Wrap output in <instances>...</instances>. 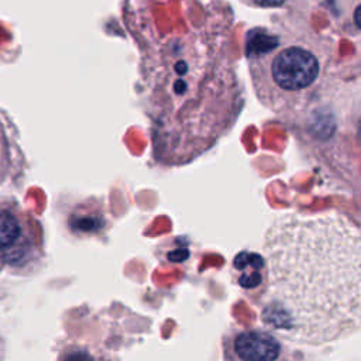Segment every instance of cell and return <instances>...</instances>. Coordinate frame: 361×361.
<instances>
[{
    "instance_id": "1",
    "label": "cell",
    "mask_w": 361,
    "mask_h": 361,
    "mask_svg": "<svg viewBox=\"0 0 361 361\" xmlns=\"http://www.w3.org/2000/svg\"><path fill=\"white\" fill-rule=\"evenodd\" d=\"M261 323L289 341L323 345L351 337L361 319V238L338 212L288 213L268 227Z\"/></svg>"
},
{
    "instance_id": "2",
    "label": "cell",
    "mask_w": 361,
    "mask_h": 361,
    "mask_svg": "<svg viewBox=\"0 0 361 361\" xmlns=\"http://www.w3.org/2000/svg\"><path fill=\"white\" fill-rule=\"evenodd\" d=\"M148 66L152 151L164 165H185L234 124L241 96L227 56L197 34L165 41Z\"/></svg>"
},
{
    "instance_id": "3",
    "label": "cell",
    "mask_w": 361,
    "mask_h": 361,
    "mask_svg": "<svg viewBox=\"0 0 361 361\" xmlns=\"http://www.w3.org/2000/svg\"><path fill=\"white\" fill-rule=\"evenodd\" d=\"M245 58L258 102L278 116L290 117L316 94L330 49L307 31L254 27L247 32Z\"/></svg>"
},
{
    "instance_id": "4",
    "label": "cell",
    "mask_w": 361,
    "mask_h": 361,
    "mask_svg": "<svg viewBox=\"0 0 361 361\" xmlns=\"http://www.w3.org/2000/svg\"><path fill=\"white\" fill-rule=\"evenodd\" d=\"M282 351L278 337L262 329L237 330L226 340V355L231 361H279Z\"/></svg>"
},
{
    "instance_id": "5",
    "label": "cell",
    "mask_w": 361,
    "mask_h": 361,
    "mask_svg": "<svg viewBox=\"0 0 361 361\" xmlns=\"http://www.w3.org/2000/svg\"><path fill=\"white\" fill-rule=\"evenodd\" d=\"M231 274L241 289L261 292L265 283V262L262 255L252 251L238 252L233 259Z\"/></svg>"
},
{
    "instance_id": "6",
    "label": "cell",
    "mask_w": 361,
    "mask_h": 361,
    "mask_svg": "<svg viewBox=\"0 0 361 361\" xmlns=\"http://www.w3.org/2000/svg\"><path fill=\"white\" fill-rule=\"evenodd\" d=\"M21 235L18 219L7 210H0V250L17 243Z\"/></svg>"
},
{
    "instance_id": "7",
    "label": "cell",
    "mask_w": 361,
    "mask_h": 361,
    "mask_svg": "<svg viewBox=\"0 0 361 361\" xmlns=\"http://www.w3.org/2000/svg\"><path fill=\"white\" fill-rule=\"evenodd\" d=\"M61 361H99V360L89 350L82 347H73V348H68L63 353V355L61 357Z\"/></svg>"
},
{
    "instance_id": "8",
    "label": "cell",
    "mask_w": 361,
    "mask_h": 361,
    "mask_svg": "<svg viewBox=\"0 0 361 361\" xmlns=\"http://www.w3.org/2000/svg\"><path fill=\"white\" fill-rule=\"evenodd\" d=\"M247 1L257 7H281L288 0H247Z\"/></svg>"
}]
</instances>
